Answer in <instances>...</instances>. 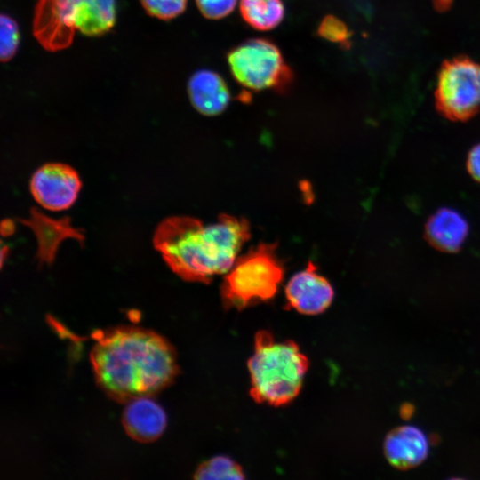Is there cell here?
<instances>
[{
	"label": "cell",
	"mask_w": 480,
	"mask_h": 480,
	"mask_svg": "<svg viewBox=\"0 0 480 480\" xmlns=\"http://www.w3.org/2000/svg\"><path fill=\"white\" fill-rule=\"evenodd\" d=\"M95 340L90 354L95 380L116 401L150 396L178 374L173 347L150 330L119 326L98 332Z\"/></svg>",
	"instance_id": "1"
},
{
	"label": "cell",
	"mask_w": 480,
	"mask_h": 480,
	"mask_svg": "<svg viewBox=\"0 0 480 480\" xmlns=\"http://www.w3.org/2000/svg\"><path fill=\"white\" fill-rule=\"evenodd\" d=\"M250 236L244 218L221 214L204 227L197 219L172 216L158 224L153 244L180 278L207 284L231 268Z\"/></svg>",
	"instance_id": "2"
},
{
	"label": "cell",
	"mask_w": 480,
	"mask_h": 480,
	"mask_svg": "<svg viewBox=\"0 0 480 480\" xmlns=\"http://www.w3.org/2000/svg\"><path fill=\"white\" fill-rule=\"evenodd\" d=\"M308 359L292 340L277 341L268 331L255 335L253 354L248 360L250 396L260 404L281 406L300 393Z\"/></svg>",
	"instance_id": "3"
},
{
	"label": "cell",
	"mask_w": 480,
	"mask_h": 480,
	"mask_svg": "<svg viewBox=\"0 0 480 480\" xmlns=\"http://www.w3.org/2000/svg\"><path fill=\"white\" fill-rule=\"evenodd\" d=\"M284 266L276 244L261 243L236 260L220 286L225 308L244 309L270 300L283 281Z\"/></svg>",
	"instance_id": "4"
},
{
	"label": "cell",
	"mask_w": 480,
	"mask_h": 480,
	"mask_svg": "<svg viewBox=\"0 0 480 480\" xmlns=\"http://www.w3.org/2000/svg\"><path fill=\"white\" fill-rule=\"evenodd\" d=\"M232 76L243 87L262 91L284 92L292 73L278 47L265 38L246 40L228 53Z\"/></svg>",
	"instance_id": "5"
},
{
	"label": "cell",
	"mask_w": 480,
	"mask_h": 480,
	"mask_svg": "<svg viewBox=\"0 0 480 480\" xmlns=\"http://www.w3.org/2000/svg\"><path fill=\"white\" fill-rule=\"evenodd\" d=\"M435 106L445 118L467 121L480 109V63L467 55L445 60L437 72Z\"/></svg>",
	"instance_id": "6"
},
{
	"label": "cell",
	"mask_w": 480,
	"mask_h": 480,
	"mask_svg": "<svg viewBox=\"0 0 480 480\" xmlns=\"http://www.w3.org/2000/svg\"><path fill=\"white\" fill-rule=\"evenodd\" d=\"M82 182L76 171L62 163H48L39 167L30 180V192L44 208L62 211L76 200Z\"/></svg>",
	"instance_id": "7"
},
{
	"label": "cell",
	"mask_w": 480,
	"mask_h": 480,
	"mask_svg": "<svg viewBox=\"0 0 480 480\" xmlns=\"http://www.w3.org/2000/svg\"><path fill=\"white\" fill-rule=\"evenodd\" d=\"M76 29L74 0L37 1L33 32L44 49L55 52L67 48Z\"/></svg>",
	"instance_id": "8"
},
{
	"label": "cell",
	"mask_w": 480,
	"mask_h": 480,
	"mask_svg": "<svg viewBox=\"0 0 480 480\" xmlns=\"http://www.w3.org/2000/svg\"><path fill=\"white\" fill-rule=\"evenodd\" d=\"M288 305L303 315H317L332 304L334 292L329 281L316 272L309 261L307 268L296 273L285 286Z\"/></svg>",
	"instance_id": "9"
},
{
	"label": "cell",
	"mask_w": 480,
	"mask_h": 480,
	"mask_svg": "<svg viewBox=\"0 0 480 480\" xmlns=\"http://www.w3.org/2000/svg\"><path fill=\"white\" fill-rule=\"evenodd\" d=\"M428 440L419 428L399 426L390 430L384 440V454L391 466L406 470L419 466L428 454Z\"/></svg>",
	"instance_id": "10"
},
{
	"label": "cell",
	"mask_w": 480,
	"mask_h": 480,
	"mask_svg": "<svg viewBox=\"0 0 480 480\" xmlns=\"http://www.w3.org/2000/svg\"><path fill=\"white\" fill-rule=\"evenodd\" d=\"M122 423L130 437L148 443L156 440L164 431L166 415L149 396H140L128 401L123 412Z\"/></svg>",
	"instance_id": "11"
},
{
	"label": "cell",
	"mask_w": 480,
	"mask_h": 480,
	"mask_svg": "<svg viewBox=\"0 0 480 480\" xmlns=\"http://www.w3.org/2000/svg\"><path fill=\"white\" fill-rule=\"evenodd\" d=\"M188 92L193 107L208 116L223 112L231 96L221 76L208 69L198 70L191 76L188 83Z\"/></svg>",
	"instance_id": "12"
},
{
	"label": "cell",
	"mask_w": 480,
	"mask_h": 480,
	"mask_svg": "<svg viewBox=\"0 0 480 480\" xmlns=\"http://www.w3.org/2000/svg\"><path fill=\"white\" fill-rule=\"evenodd\" d=\"M425 232L432 246L442 252H455L468 234V224L457 211L442 208L428 220Z\"/></svg>",
	"instance_id": "13"
},
{
	"label": "cell",
	"mask_w": 480,
	"mask_h": 480,
	"mask_svg": "<svg viewBox=\"0 0 480 480\" xmlns=\"http://www.w3.org/2000/svg\"><path fill=\"white\" fill-rule=\"evenodd\" d=\"M20 221L34 230L38 239L37 257L42 263L53 260L58 244L66 237H74L77 241L84 238L79 230L70 225L69 219L52 220L36 209H32L30 220Z\"/></svg>",
	"instance_id": "14"
},
{
	"label": "cell",
	"mask_w": 480,
	"mask_h": 480,
	"mask_svg": "<svg viewBox=\"0 0 480 480\" xmlns=\"http://www.w3.org/2000/svg\"><path fill=\"white\" fill-rule=\"evenodd\" d=\"M76 28L90 36L108 32L115 23V0H74Z\"/></svg>",
	"instance_id": "15"
},
{
	"label": "cell",
	"mask_w": 480,
	"mask_h": 480,
	"mask_svg": "<svg viewBox=\"0 0 480 480\" xmlns=\"http://www.w3.org/2000/svg\"><path fill=\"white\" fill-rule=\"evenodd\" d=\"M239 11L248 25L260 31L275 28L284 16L282 0H240Z\"/></svg>",
	"instance_id": "16"
},
{
	"label": "cell",
	"mask_w": 480,
	"mask_h": 480,
	"mask_svg": "<svg viewBox=\"0 0 480 480\" xmlns=\"http://www.w3.org/2000/svg\"><path fill=\"white\" fill-rule=\"evenodd\" d=\"M194 478L196 479H244V474L241 466L235 460L226 456H216L203 462L196 468Z\"/></svg>",
	"instance_id": "17"
},
{
	"label": "cell",
	"mask_w": 480,
	"mask_h": 480,
	"mask_svg": "<svg viewBox=\"0 0 480 480\" xmlns=\"http://www.w3.org/2000/svg\"><path fill=\"white\" fill-rule=\"evenodd\" d=\"M317 33L322 38L340 46L348 48L350 45L351 32L348 27L333 15H327L321 20Z\"/></svg>",
	"instance_id": "18"
},
{
	"label": "cell",
	"mask_w": 480,
	"mask_h": 480,
	"mask_svg": "<svg viewBox=\"0 0 480 480\" xmlns=\"http://www.w3.org/2000/svg\"><path fill=\"white\" fill-rule=\"evenodd\" d=\"M0 57L3 62L10 60L19 44V29L16 21L8 15L0 17Z\"/></svg>",
	"instance_id": "19"
},
{
	"label": "cell",
	"mask_w": 480,
	"mask_h": 480,
	"mask_svg": "<svg viewBox=\"0 0 480 480\" xmlns=\"http://www.w3.org/2000/svg\"><path fill=\"white\" fill-rule=\"evenodd\" d=\"M145 11L151 16L167 20L181 14L187 0H140Z\"/></svg>",
	"instance_id": "20"
},
{
	"label": "cell",
	"mask_w": 480,
	"mask_h": 480,
	"mask_svg": "<svg viewBox=\"0 0 480 480\" xmlns=\"http://www.w3.org/2000/svg\"><path fill=\"white\" fill-rule=\"evenodd\" d=\"M200 12L207 19L225 18L235 9L237 0H196Z\"/></svg>",
	"instance_id": "21"
},
{
	"label": "cell",
	"mask_w": 480,
	"mask_h": 480,
	"mask_svg": "<svg viewBox=\"0 0 480 480\" xmlns=\"http://www.w3.org/2000/svg\"><path fill=\"white\" fill-rule=\"evenodd\" d=\"M467 168L469 174L480 182V144L476 145L468 153Z\"/></svg>",
	"instance_id": "22"
},
{
	"label": "cell",
	"mask_w": 480,
	"mask_h": 480,
	"mask_svg": "<svg viewBox=\"0 0 480 480\" xmlns=\"http://www.w3.org/2000/svg\"><path fill=\"white\" fill-rule=\"evenodd\" d=\"M434 9L438 12L449 11L454 0H431Z\"/></svg>",
	"instance_id": "23"
},
{
	"label": "cell",
	"mask_w": 480,
	"mask_h": 480,
	"mask_svg": "<svg viewBox=\"0 0 480 480\" xmlns=\"http://www.w3.org/2000/svg\"><path fill=\"white\" fill-rule=\"evenodd\" d=\"M412 405L405 404L403 407H401L400 412L401 416L404 419H408L412 414Z\"/></svg>",
	"instance_id": "24"
}]
</instances>
